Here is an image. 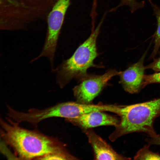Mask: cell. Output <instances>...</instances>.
Instances as JSON below:
<instances>
[{
  "label": "cell",
  "mask_w": 160,
  "mask_h": 160,
  "mask_svg": "<svg viewBox=\"0 0 160 160\" xmlns=\"http://www.w3.org/2000/svg\"><path fill=\"white\" fill-rule=\"evenodd\" d=\"M9 123L1 119V135L4 142L13 149L20 159H38L51 153L64 155L70 160L76 157L67 150L57 139L43 134L38 130L21 127L18 123L8 119Z\"/></svg>",
  "instance_id": "cell-1"
},
{
  "label": "cell",
  "mask_w": 160,
  "mask_h": 160,
  "mask_svg": "<svg viewBox=\"0 0 160 160\" xmlns=\"http://www.w3.org/2000/svg\"><path fill=\"white\" fill-rule=\"evenodd\" d=\"M116 114L120 117V121L109 137L112 141L136 132L146 133L149 137L154 136L157 134L153 123L160 116V97L134 104L119 105Z\"/></svg>",
  "instance_id": "cell-2"
},
{
  "label": "cell",
  "mask_w": 160,
  "mask_h": 160,
  "mask_svg": "<svg viewBox=\"0 0 160 160\" xmlns=\"http://www.w3.org/2000/svg\"><path fill=\"white\" fill-rule=\"evenodd\" d=\"M57 0H0V16L13 30L26 29L47 18Z\"/></svg>",
  "instance_id": "cell-3"
},
{
  "label": "cell",
  "mask_w": 160,
  "mask_h": 160,
  "mask_svg": "<svg viewBox=\"0 0 160 160\" xmlns=\"http://www.w3.org/2000/svg\"><path fill=\"white\" fill-rule=\"evenodd\" d=\"M102 23H99L71 57L55 70L57 83L61 88L73 79L81 80L87 75L89 68L96 66L94 61L98 55L96 42Z\"/></svg>",
  "instance_id": "cell-4"
},
{
  "label": "cell",
  "mask_w": 160,
  "mask_h": 160,
  "mask_svg": "<svg viewBox=\"0 0 160 160\" xmlns=\"http://www.w3.org/2000/svg\"><path fill=\"white\" fill-rule=\"evenodd\" d=\"M71 0H57L47 16V31L42 49L33 59L34 61L41 57H47L52 68L58 38Z\"/></svg>",
  "instance_id": "cell-5"
},
{
  "label": "cell",
  "mask_w": 160,
  "mask_h": 160,
  "mask_svg": "<svg viewBox=\"0 0 160 160\" xmlns=\"http://www.w3.org/2000/svg\"><path fill=\"white\" fill-rule=\"evenodd\" d=\"M120 72L111 70L102 75H87L73 88L74 95L77 102L91 104L107 85L108 81L113 77L119 75Z\"/></svg>",
  "instance_id": "cell-6"
},
{
  "label": "cell",
  "mask_w": 160,
  "mask_h": 160,
  "mask_svg": "<svg viewBox=\"0 0 160 160\" xmlns=\"http://www.w3.org/2000/svg\"><path fill=\"white\" fill-rule=\"evenodd\" d=\"M147 51L136 63L130 65L126 70L121 71L119 75L120 82L126 92L131 94L138 92L142 89L145 66L144 60Z\"/></svg>",
  "instance_id": "cell-7"
},
{
  "label": "cell",
  "mask_w": 160,
  "mask_h": 160,
  "mask_svg": "<svg viewBox=\"0 0 160 160\" xmlns=\"http://www.w3.org/2000/svg\"><path fill=\"white\" fill-rule=\"evenodd\" d=\"M104 112L100 111H92L76 117L66 120L84 130L103 125H111L115 127L119 123L120 120L117 117Z\"/></svg>",
  "instance_id": "cell-8"
},
{
  "label": "cell",
  "mask_w": 160,
  "mask_h": 160,
  "mask_svg": "<svg viewBox=\"0 0 160 160\" xmlns=\"http://www.w3.org/2000/svg\"><path fill=\"white\" fill-rule=\"evenodd\" d=\"M93 148L96 160H127L125 157L116 152L112 148L91 129L84 130Z\"/></svg>",
  "instance_id": "cell-9"
},
{
  "label": "cell",
  "mask_w": 160,
  "mask_h": 160,
  "mask_svg": "<svg viewBox=\"0 0 160 160\" xmlns=\"http://www.w3.org/2000/svg\"><path fill=\"white\" fill-rule=\"evenodd\" d=\"M154 10L157 21V28L154 40V45L150 58H154L160 47V8L154 6Z\"/></svg>",
  "instance_id": "cell-10"
},
{
  "label": "cell",
  "mask_w": 160,
  "mask_h": 160,
  "mask_svg": "<svg viewBox=\"0 0 160 160\" xmlns=\"http://www.w3.org/2000/svg\"><path fill=\"white\" fill-rule=\"evenodd\" d=\"M149 145H145L139 151L134 157L135 160H160V154L149 150Z\"/></svg>",
  "instance_id": "cell-11"
},
{
  "label": "cell",
  "mask_w": 160,
  "mask_h": 160,
  "mask_svg": "<svg viewBox=\"0 0 160 160\" xmlns=\"http://www.w3.org/2000/svg\"><path fill=\"white\" fill-rule=\"evenodd\" d=\"M153 83L160 84V71L151 74H145L143 77L142 88Z\"/></svg>",
  "instance_id": "cell-12"
},
{
  "label": "cell",
  "mask_w": 160,
  "mask_h": 160,
  "mask_svg": "<svg viewBox=\"0 0 160 160\" xmlns=\"http://www.w3.org/2000/svg\"><path fill=\"white\" fill-rule=\"evenodd\" d=\"M124 5L129 6L131 11L133 12L138 9L143 8L144 6V2H137L136 0H121L119 6Z\"/></svg>",
  "instance_id": "cell-13"
},
{
  "label": "cell",
  "mask_w": 160,
  "mask_h": 160,
  "mask_svg": "<svg viewBox=\"0 0 160 160\" xmlns=\"http://www.w3.org/2000/svg\"><path fill=\"white\" fill-rule=\"evenodd\" d=\"M41 160H70L67 156L59 153H51L46 155L38 159Z\"/></svg>",
  "instance_id": "cell-14"
},
{
  "label": "cell",
  "mask_w": 160,
  "mask_h": 160,
  "mask_svg": "<svg viewBox=\"0 0 160 160\" xmlns=\"http://www.w3.org/2000/svg\"><path fill=\"white\" fill-rule=\"evenodd\" d=\"M145 69H150L155 72L160 71V56L155 59L151 63L145 66Z\"/></svg>",
  "instance_id": "cell-15"
},
{
  "label": "cell",
  "mask_w": 160,
  "mask_h": 160,
  "mask_svg": "<svg viewBox=\"0 0 160 160\" xmlns=\"http://www.w3.org/2000/svg\"><path fill=\"white\" fill-rule=\"evenodd\" d=\"M146 141L149 145H160V135L157 134L154 136L150 137L149 138L146 139Z\"/></svg>",
  "instance_id": "cell-16"
}]
</instances>
